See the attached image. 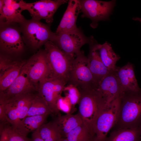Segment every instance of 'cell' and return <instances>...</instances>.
I'll return each instance as SVG.
<instances>
[{"label": "cell", "instance_id": "ffe728a7", "mask_svg": "<svg viewBox=\"0 0 141 141\" xmlns=\"http://www.w3.org/2000/svg\"><path fill=\"white\" fill-rule=\"evenodd\" d=\"M26 61L14 60L13 62L3 71L0 72V91L7 89L19 75Z\"/></svg>", "mask_w": 141, "mask_h": 141}, {"label": "cell", "instance_id": "5bb4252c", "mask_svg": "<svg viewBox=\"0 0 141 141\" xmlns=\"http://www.w3.org/2000/svg\"><path fill=\"white\" fill-rule=\"evenodd\" d=\"M106 104L120 97L122 93L115 69L110 71L98 84L96 88Z\"/></svg>", "mask_w": 141, "mask_h": 141}, {"label": "cell", "instance_id": "7402d4cb", "mask_svg": "<svg viewBox=\"0 0 141 141\" xmlns=\"http://www.w3.org/2000/svg\"><path fill=\"white\" fill-rule=\"evenodd\" d=\"M97 49L102 62L108 70H115L120 57L113 50L111 44L107 41L102 44L98 43Z\"/></svg>", "mask_w": 141, "mask_h": 141}, {"label": "cell", "instance_id": "4dcf8cb0", "mask_svg": "<svg viewBox=\"0 0 141 141\" xmlns=\"http://www.w3.org/2000/svg\"><path fill=\"white\" fill-rule=\"evenodd\" d=\"M0 141H9L8 133L7 126L3 127L0 125Z\"/></svg>", "mask_w": 141, "mask_h": 141}, {"label": "cell", "instance_id": "2e32d148", "mask_svg": "<svg viewBox=\"0 0 141 141\" xmlns=\"http://www.w3.org/2000/svg\"><path fill=\"white\" fill-rule=\"evenodd\" d=\"M23 10L22 0H3L0 25L22 24L26 20L21 14Z\"/></svg>", "mask_w": 141, "mask_h": 141}, {"label": "cell", "instance_id": "7a4b0ae2", "mask_svg": "<svg viewBox=\"0 0 141 141\" xmlns=\"http://www.w3.org/2000/svg\"><path fill=\"white\" fill-rule=\"evenodd\" d=\"M80 97L78 113L83 123L92 130L94 124L106 103L96 88L79 90Z\"/></svg>", "mask_w": 141, "mask_h": 141}, {"label": "cell", "instance_id": "f546056e", "mask_svg": "<svg viewBox=\"0 0 141 141\" xmlns=\"http://www.w3.org/2000/svg\"><path fill=\"white\" fill-rule=\"evenodd\" d=\"M57 106L59 111L61 110L67 112L66 108L68 114L70 113V111L72 108L69 100L66 96L63 97L61 96L60 97L57 101Z\"/></svg>", "mask_w": 141, "mask_h": 141}, {"label": "cell", "instance_id": "836d02e7", "mask_svg": "<svg viewBox=\"0 0 141 141\" xmlns=\"http://www.w3.org/2000/svg\"><path fill=\"white\" fill-rule=\"evenodd\" d=\"M62 137L61 134H58L45 139L44 141H58Z\"/></svg>", "mask_w": 141, "mask_h": 141}, {"label": "cell", "instance_id": "83f0119b", "mask_svg": "<svg viewBox=\"0 0 141 141\" xmlns=\"http://www.w3.org/2000/svg\"><path fill=\"white\" fill-rule=\"evenodd\" d=\"M63 92L69 99L72 106V109L75 105L78 104L80 97V93L76 87L70 84H68L65 87Z\"/></svg>", "mask_w": 141, "mask_h": 141}, {"label": "cell", "instance_id": "8992f818", "mask_svg": "<svg viewBox=\"0 0 141 141\" xmlns=\"http://www.w3.org/2000/svg\"><path fill=\"white\" fill-rule=\"evenodd\" d=\"M68 84L79 90L95 87L97 84L87 65V58L81 51L74 58L69 74Z\"/></svg>", "mask_w": 141, "mask_h": 141}, {"label": "cell", "instance_id": "6da1fadb", "mask_svg": "<svg viewBox=\"0 0 141 141\" xmlns=\"http://www.w3.org/2000/svg\"><path fill=\"white\" fill-rule=\"evenodd\" d=\"M141 127V90L123 92L120 96L115 130Z\"/></svg>", "mask_w": 141, "mask_h": 141}, {"label": "cell", "instance_id": "cb8c5ba5", "mask_svg": "<svg viewBox=\"0 0 141 141\" xmlns=\"http://www.w3.org/2000/svg\"><path fill=\"white\" fill-rule=\"evenodd\" d=\"M48 115H44L26 116L20 122L16 129L27 135L29 133L39 129L45 123Z\"/></svg>", "mask_w": 141, "mask_h": 141}, {"label": "cell", "instance_id": "e575fe53", "mask_svg": "<svg viewBox=\"0 0 141 141\" xmlns=\"http://www.w3.org/2000/svg\"><path fill=\"white\" fill-rule=\"evenodd\" d=\"M58 141H69L66 138L62 137Z\"/></svg>", "mask_w": 141, "mask_h": 141}, {"label": "cell", "instance_id": "484cf974", "mask_svg": "<svg viewBox=\"0 0 141 141\" xmlns=\"http://www.w3.org/2000/svg\"><path fill=\"white\" fill-rule=\"evenodd\" d=\"M52 114L47 104L38 94L36 95L28 111L27 116L49 115Z\"/></svg>", "mask_w": 141, "mask_h": 141}, {"label": "cell", "instance_id": "30bf717a", "mask_svg": "<svg viewBox=\"0 0 141 141\" xmlns=\"http://www.w3.org/2000/svg\"><path fill=\"white\" fill-rule=\"evenodd\" d=\"M22 69L31 82L37 89L39 83L50 77V75L45 50L39 51L33 55L26 61Z\"/></svg>", "mask_w": 141, "mask_h": 141}, {"label": "cell", "instance_id": "d6986e66", "mask_svg": "<svg viewBox=\"0 0 141 141\" xmlns=\"http://www.w3.org/2000/svg\"><path fill=\"white\" fill-rule=\"evenodd\" d=\"M80 11L79 0H69L67 8L55 33L68 32L77 28V19Z\"/></svg>", "mask_w": 141, "mask_h": 141}, {"label": "cell", "instance_id": "44dd1931", "mask_svg": "<svg viewBox=\"0 0 141 141\" xmlns=\"http://www.w3.org/2000/svg\"><path fill=\"white\" fill-rule=\"evenodd\" d=\"M62 137L66 138L72 130L83 123V120L78 113L75 115L70 113L58 115L54 120Z\"/></svg>", "mask_w": 141, "mask_h": 141}, {"label": "cell", "instance_id": "52a82bcc", "mask_svg": "<svg viewBox=\"0 0 141 141\" xmlns=\"http://www.w3.org/2000/svg\"><path fill=\"white\" fill-rule=\"evenodd\" d=\"M91 38V36L87 37L81 28L77 27L68 32L55 33L51 41L66 54L74 58L83 46L90 43Z\"/></svg>", "mask_w": 141, "mask_h": 141}, {"label": "cell", "instance_id": "d590c367", "mask_svg": "<svg viewBox=\"0 0 141 141\" xmlns=\"http://www.w3.org/2000/svg\"><path fill=\"white\" fill-rule=\"evenodd\" d=\"M140 141H141V140H140Z\"/></svg>", "mask_w": 141, "mask_h": 141}, {"label": "cell", "instance_id": "e0dca14e", "mask_svg": "<svg viewBox=\"0 0 141 141\" xmlns=\"http://www.w3.org/2000/svg\"><path fill=\"white\" fill-rule=\"evenodd\" d=\"M37 90L22 69L13 83L6 90L0 92V98L7 99L17 95L31 93Z\"/></svg>", "mask_w": 141, "mask_h": 141}, {"label": "cell", "instance_id": "9a60e30c", "mask_svg": "<svg viewBox=\"0 0 141 141\" xmlns=\"http://www.w3.org/2000/svg\"><path fill=\"white\" fill-rule=\"evenodd\" d=\"M98 43L92 38L89 44L90 49L87 58V65L97 85L109 71L102 62L97 49Z\"/></svg>", "mask_w": 141, "mask_h": 141}, {"label": "cell", "instance_id": "603a6c76", "mask_svg": "<svg viewBox=\"0 0 141 141\" xmlns=\"http://www.w3.org/2000/svg\"><path fill=\"white\" fill-rule=\"evenodd\" d=\"M141 127L113 130L104 141H140Z\"/></svg>", "mask_w": 141, "mask_h": 141}, {"label": "cell", "instance_id": "ac0fdd59", "mask_svg": "<svg viewBox=\"0 0 141 141\" xmlns=\"http://www.w3.org/2000/svg\"><path fill=\"white\" fill-rule=\"evenodd\" d=\"M133 64L128 62L124 66L117 67L115 72L122 93L141 90L136 78Z\"/></svg>", "mask_w": 141, "mask_h": 141}, {"label": "cell", "instance_id": "277c9868", "mask_svg": "<svg viewBox=\"0 0 141 141\" xmlns=\"http://www.w3.org/2000/svg\"><path fill=\"white\" fill-rule=\"evenodd\" d=\"M36 95L32 93L16 95L7 99L0 98L4 105L7 121L16 129L20 122L26 116Z\"/></svg>", "mask_w": 141, "mask_h": 141}, {"label": "cell", "instance_id": "7c38bea8", "mask_svg": "<svg viewBox=\"0 0 141 141\" xmlns=\"http://www.w3.org/2000/svg\"><path fill=\"white\" fill-rule=\"evenodd\" d=\"M68 1L66 0H41L27 3L22 0V3L24 10L29 12L32 19L39 21L43 19L47 23L50 24L52 22L54 14L58 8Z\"/></svg>", "mask_w": 141, "mask_h": 141}, {"label": "cell", "instance_id": "5b68a950", "mask_svg": "<svg viewBox=\"0 0 141 141\" xmlns=\"http://www.w3.org/2000/svg\"><path fill=\"white\" fill-rule=\"evenodd\" d=\"M20 25L24 42L34 49L51 41L55 33L51 30L49 25L39 20H26Z\"/></svg>", "mask_w": 141, "mask_h": 141}, {"label": "cell", "instance_id": "d6a6232c", "mask_svg": "<svg viewBox=\"0 0 141 141\" xmlns=\"http://www.w3.org/2000/svg\"><path fill=\"white\" fill-rule=\"evenodd\" d=\"M31 141H44L40 137L38 130L33 132Z\"/></svg>", "mask_w": 141, "mask_h": 141}, {"label": "cell", "instance_id": "d4e9b609", "mask_svg": "<svg viewBox=\"0 0 141 141\" xmlns=\"http://www.w3.org/2000/svg\"><path fill=\"white\" fill-rule=\"evenodd\" d=\"M69 141H95V136L90 127L83 123L67 135Z\"/></svg>", "mask_w": 141, "mask_h": 141}, {"label": "cell", "instance_id": "4fadbf2b", "mask_svg": "<svg viewBox=\"0 0 141 141\" xmlns=\"http://www.w3.org/2000/svg\"><path fill=\"white\" fill-rule=\"evenodd\" d=\"M12 25H0V49L8 54L17 55L24 50V41L20 31Z\"/></svg>", "mask_w": 141, "mask_h": 141}, {"label": "cell", "instance_id": "f1b7e54d", "mask_svg": "<svg viewBox=\"0 0 141 141\" xmlns=\"http://www.w3.org/2000/svg\"><path fill=\"white\" fill-rule=\"evenodd\" d=\"M9 141H31L27 135L24 134L11 126H6Z\"/></svg>", "mask_w": 141, "mask_h": 141}, {"label": "cell", "instance_id": "ba28073f", "mask_svg": "<svg viewBox=\"0 0 141 141\" xmlns=\"http://www.w3.org/2000/svg\"><path fill=\"white\" fill-rule=\"evenodd\" d=\"M120 96L106 104L96 120L92 128L96 141H104L115 125L119 111Z\"/></svg>", "mask_w": 141, "mask_h": 141}, {"label": "cell", "instance_id": "9c48e42d", "mask_svg": "<svg viewBox=\"0 0 141 141\" xmlns=\"http://www.w3.org/2000/svg\"><path fill=\"white\" fill-rule=\"evenodd\" d=\"M79 1L81 17L91 21L90 26L96 28L101 21L108 20L116 4L115 0L105 1L97 0Z\"/></svg>", "mask_w": 141, "mask_h": 141}, {"label": "cell", "instance_id": "1f68e13d", "mask_svg": "<svg viewBox=\"0 0 141 141\" xmlns=\"http://www.w3.org/2000/svg\"><path fill=\"white\" fill-rule=\"evenodd\" d=\"M0 120L1 122L5 124L8 123L5 113L3 103L0 102Z\"/></svg>", "mask_w": 141, "mask_h": 141}, {"label": "cell", "instance_id": "8fae6325", "mask_svg": "<svg viewBox=\"0 0 141 141\" xmlns=\"http://www.w3.org/2000/svg\"><path fill=\"white\" fill-rule=\"evenodd\" d=\"M66 85L60 79L50 77L40 82L38 86V94L46 102L52 114L58 116L60 114L57 108V101Z\"/></svg>", "mask_w": 141, "mask_h": 141}, {"label": "cell", "instance_id": "4316f807", "mask_svg": "<svg viewBox=\"0 0 141 141\" xmlns=\"http://www.w3.org/2000/svg\"><path fill=\"white\" fill-rule=\"evenodd\" d=\"M37 130L40 137L44 140L57 134H61L54 120L44 123Z\"/></svg>", "mask_w": 141, "mask_h": 141}, {"label": "cell", "instance_id": "3957f363", "mask_svg": "<svg viewBox=\"0 0 141 141\" xmlns=\"http://www.w3.org/2000/svg\"><path fill=\"white\" fill-rule=\"evenodd\" d=\"M44 50L50 67V77L68 83L74 58L63 51L51 41L44 45Z\"/></svg>", "mask_w": 141, "mask_h": 141}]
</instances>
